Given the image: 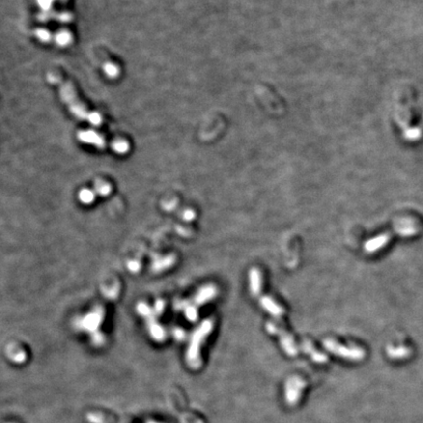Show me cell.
Wrapping results in <instances>:
<instances>
[{
	"label": "cell",
	"instance_id": "obj_1",
	"mask_svg": "<svg viewBox=\"0 0 423 423\" xmlns=\"http://www.w3.org/2000/svg\"><path fill=\"white\" fill-rule=\"evenodd\" d=\"M48 79L51 83H54V84L56 83L59 85L61 96L69 105L70 111H72L74 115H76L80 119H83L85 121L87 120L90 124L95 126H98L101 124L102 119L100 115L93 112H87L86 109L84 107V105L78 100L72 85L62 81L60 78H58L56 75H53V74H49Z\"/></svg>",
	"mask_w": 423,
	"mask_h": 423
},
{
	"label": "cell",
	"instance_id": "obj_2",
	"mask_svg": "<svg viewBox=\"0 0 423 423\" xmlns=\"http://www.w3.org/2000/svg\"><path fill=\"white\" fill-rule=\"evenodd\" d=\"M213 321L211 319L204 320L192 333L190 342H189V348L187 349L186 354V362L188 366L193 368L197 369L200 367L202 361H201V346L205 339L209 336V334L213 330Z\"/></svg>",
	"mask_w": 423,
	"mask_h": 423
},
{
	"label": "cell",
	"instance_id": "obj_3",
	"mask_svg": "<svg viewBox=\"0 0 423 423\" xmlns=\"http://www.w3.org/2000/svg\"><path fill=\"white\" fill-rule=\"evenodd\" d=\"M218 294V290L214 285H206L202 287L193 300L191 301H178L174 307L177 310H182L185 317L190 321H195L198 318V308L207 302L213 300Z\"/></svg>",
	"mask_w": 423,
	"mask_h": 423
},
{
	"label": "cell",
	"instance_id": "obj_4",
	"mask_svg": "<svg viewBox=\"0 0 423 423\" xmlns=\"http://www.w3.org/2000/svg\"><path fill=\"white\" fill-rule=\"evenodd\" d=\"M104 316L103 309L100 307L95 308L90 312L86 313L85 316L79 318L76 321V326L78 329L86 331L91 335L92 343L95 346H101L104 343V336L99 331V327L102 324Z\"/></svg>",
	"mask_w": 423,
	"mask_h": 423
},
{
	"label": "cell",
	"instance_id": "obj_5",
	"mask_svg": "<svg viewBox=\"0 0 423 423\" xmlns=\"http://www.w3.org/2000/svg\"><path fill=\"white\" fill-rule=\"evenodd\" d=\"M323 346L333 355L349 361L358 362L362 361L366 357V352L362 348L355 346H345L333 339H325L323 341Z\"/></svg>",
	"mask_w": 423,
	"mask_h": 423
},
{
	"label": "cell",
	"instance_id": "obj_6",
	"mask_svg": "<svg viewBox=\"0 0 423 423\" xmlns=\"http://www.w3.org/2000/svg\"><path fill=\"white\" fill-rule=\"evenodd\" d=\"M138 311L146 320L147 328L152 338L159 342L164 341L166 338V333L156 318L158 313L144 303H140L138 305Z\"/></svg>",
	"mask_w": 423,
	"mask_h": 423
},
{
	"label": "cell",
	"instance_id": "obj_7",
	"mask_svg": "<svg viewBox=\"0 0 423 423\" xmlns=\"http://www.w3.org/2000/svg\"><path fill=\"white\" fill-rule=\"evenodd\" d=\"M266 328L270 334L279 336L282 349L284 350L286 355H288L289 357H296L298 355V348L296 346L294 338L285 329H283L277 323H274V322L267 323Z\"/></svg>",
	"mask_w": 423,
	"mask_h": 423
},
{
	"label": "cell",
	"instance_id": "obj_8",
	"mask_svg": "<svg viewBox=\"0 0 423 423\" xmlns=\"http://www.w3.org/2000/svg\"><path fill=\"white\" fill-rule=\"evenodd\" d=\"M307 382L300 376H292L285 383V400L289 406H295L301 399Z\"/></svg>",
	"mask_w": 423,
	"mask_h": 423
},
{
	"label": "cell",
	"instance_id": "obj_9",
	"mask_svg": "<svg viewBox=\"0 0 423 423\" xmlns=\"http://www.w3.org/2000/svg\"><path fill=\"white\" fill-rule=\"evenodd\" d=\"M257 94L260 99L263 101L265 106L274 114H282L284 111L283 104L281 100L267 87L263 85H258L256 88Z\"/></svg>",
	"mask_w": 423,
	"mask_h": 423
},
{
	"label": "cell",
	"instance_id": "obj_10",
	"mask_svg": "<svg viewBox=\"0 0 423 423\" xmlns=\"http://www.w3.org/2000/svg\"><path fill=\"white\" fill-rule=\"evenodd\" d=\"M390 238H391V233L379 234L378 236L373 237L365 243V246H364L365 251L367 253H369V254L375 253L378 250H380L381 248H383L384 246H386L387 243L389 242Z\"/></svg>",
	"mask_w": 423,
	"mask_h": 423
},
{
	"label": "cell",
	"instance_id": "obj_11",
	"mask_svg": "<svg viewBox=\"0 0 423 423\" xmlns=\"http://www.w3.org/2000/svg\"><path fill=\"white\" fill-rule=\"evenodd\" d=\"M261 306L275 317H281L284 314V309L270 296H262L260 298Z\"/></svg>",
	"mask_w": 423,
	"mask_h": 423
},
{
	"label": "cell",
	"instance_id": "obj_12",
	"mask_svg": "<svg viewBox=\"0 0 423 423\" xmlns=\"http://www.w3.org/2000/svg\"><path fill=\"white\" fill-rule=\"evenodd\" d=\"M249 287L250 292L253 296L257 297L261 295L263 287V278L260 270H258L257 268H253L249 272Z\"/></svg>",
	"mask_w": 423,
	"mask_h": 423
},
{
	"label": "cell",
	"instance_id": "obj_13",
	"mask_svg": "<svg viewBox=\"0 0 423 423\" xmlns=\"http://www.w3.org/2000/svg\"><path fill=\"white\" fill-rule=\"evenodd\" d=\"M302 350H303L306 354H308V355L311 358V360H312L313 362H315V363H317V364H325V363H327V361H328L327 356H326V355H324L323 353L319 352L318 350H316V349L313 347L312 343H311L310 341H309V340H305V341H303V343H302Z\"/></svg>",
	"mask_w": 423,
	"mask_h": 423
},
{
	"label": "cell",
	"instance_id": "obj_14",
	"mask_svg": "<svg viewBox=\"0 0 423 423\" xmlns=\"http://www.w3.org/2000/svg\"><path fill=\"white\" fill-rule=\"evenodd\" d=\"M78 137L83 142L92 144V145L96 146L97 148H104L106 145L105 141L103 140V138L101 136H99L96 133L90 132V131L82 132V133H80V135Z\"/></svg>",
	"mask_w": 423,
	"mask_h": 423
},
{
	"label": "cell",
	"instance_id": "obj_15",
	"mask_svg": "<svg viewBox=\"0 0 423 423\" xmlns=\"http://www.w3.org/2000/svg\"><path fill=\"white\" fill-rule=\"evenodd\" d=\"M386 352L388 357L393 360H402L407 358L411 354V350L405 346H399V347L389 346Z\"/></svg>",
	"mask_w": 423,
	"mask_h": 423
},
{
	"label": "cell",
	"instance_id": "obj_16",
	"mask_svg": "<svg viewBox=\"0 0 423 423\" xmlns=\"http://www.w3.org/2000/svg\"><path fill=\"white\" fill-rule=\"evenodd\" d=\"M55 41L61 46H66L72 42V34L67 30H60L55 35Z\"/></svg>",
	"mask_w": 423,
	"mask_h": 423
},
{
	"label": "cell",
	"instance_id": "obj_17",
	"mask_svg": "<svg viewBox=\"0 0 423 423\" xmlns=\"http://www.w3.org/2000/svg\"><path fill=\"white\" fill-rule=\"evenodd\" d=\"M79 198L81 202L85 204H90L95 199V193L90 189H83L79 194Z\"/></svg>",
	"mask_w": 423,
	"mask_h": 423
},
{
	"label": "cell",
	"instance_id": "obj_18",
	"mask_svg": "<svg viewBox=\"0 0 423 423\" xmlns=\"http://www.w3.org/2000/svg\"><path fill=\"white\" fill-rule=\"evenodd\" d=\"M95 191L102 196L108 195L111 192V185L104 181H97L95 183Z\"/></svg>",
	"mask_w": 423,
	"mask_h": 423
},
{
	"label": "cell",
	"instance_id": "obj_19",
	"mask_svg": "<svg viewBox=\"0 0 423 423\" xmlns=\"http://www.w3.org/2000/svg\"><path fill=\"white\" fill-rule=\"evenodd\" d=\"M104 72L108 77L116 78L119 75V68L115 64L108 62L107 64L104 65Z\"/></svg>",
	"mask_w": 423,
	"mask_h": 423
},
{
	"label": "cell",
	"instance_id": "obj_20",
	"mask_svg": "<svg viewBox=\"0 0 423 423\" xmlns=\"http://www.w3.org/2000/svg\"><path fill=\"white\" fill-rule=\"evenodd\" d=\"M112 146H113L114 151H116L117 153H120V154L128 152L129 148H130L129 143L125 141H115Z\"/></svg>",
	"mask_w": 423,
	"mask_h": 423
},
{
	"label": "cell",
	"instance_id": "obj_21",
	"mask_svg": "<svg viewBox=\"0 0 423 423\" xmlns=\"http://www.w3.org/2000/svg\"><path fill=\"white\" fill-rule=\"evenodd\" d=\"M35 34L37 38L44 42H49L51 40V33L45 29H36Z\"/></svg>",
	"mask_w": 423,
	"mask_h": 423
},
{
	"label": "cell",
	"instance_id": "obj_22",
	"mask_svg": "<svg viewBox=\"0 0 423 423\" xmlns=\"http://www.w3.org/2000/svg\"><path fill=\"white\" fill-rule=\"evenodd\" d=\"M10 358L16 363H23V362H25L26 355H25V352H23V351H16L12 355H10Z\"/></svg>",
	"mask_w": 423,
	"mask_h": 423
},
{
	"label": "cell",
	"instance_id": "obj_23",
	"mask_svg": "<svg viewBox=\"0 0 423 423\" xmlns=\"http://www.w3.org/2000/svg\"><path fill=\"white\" fill-rule=\"evenodd\" d=\"M129 269L132 272H138L141 269V265L137 261H134V262L129 263Z\"/></svg>",
	"mask_w": 423,
	"mask_h": 423
},
{
	"label": "cell",
	"instance_id": "obj_24",
	"mask_svg": "<svg viewBox=\"0 0 423 423\" xmlns=\"http://www.w3.org/2000/svg\"><path fill=\"white\" fill-rule=\"evenodd\" d=\"M175 338H177L178 340H182L184 338V331L181 329H176L175 330Z\"/></svg>",
	"mask_w": 423,
	"mask_h": 423
},
{
	"label": "cell",
	"instance_id": "obj_25",
	"mask_svg": "<svg viewBox=\"0 0 423 423\" xmlns=\"http://www.w3.org/2000/svg\"><path fill=\"white\" fill-rule=\"evenodd\" d=\"M194 217H195V214H194L192 211H186V212H185V214H184V218H185V220H187V221H188V220H189V221H190V220H192Z\"/></svg>",
	"mask_w": 423,
	"mask_h": 423
},
{
	"label": "cell",
	"instance_id": "obj_26",
	"mask_svg": "<svg viewBox=\"0 0 423 423\" xmlns=\"http://www.w3.org/2000/svg\"><path fill=\"white\" fill-rule=\"evenodd\" d=\"M153 423V422H150V423Z\"/></svg>",
	"mask_w": 423,
	"mask_h": 423
}]
</instances>
